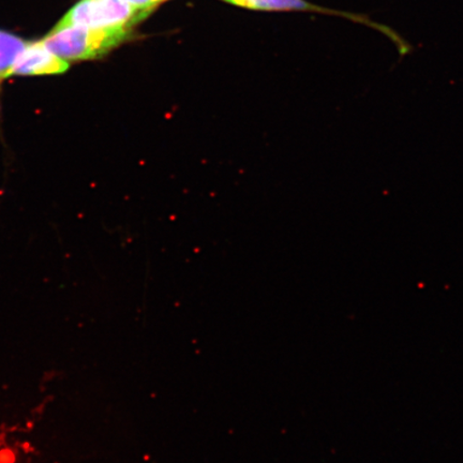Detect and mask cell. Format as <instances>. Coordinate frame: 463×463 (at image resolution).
I'll return each mask as SVG.
<instances>
[{
    "mask_svg": "<svg viewBox=\"0 0 463 463\" xmlns=\"http://www.w3.org/2000/svg\"><path fill=\"white\" fill-rule=\"evenodd\" d=\"M131 29H96L79 26L53 29L42 40L46 49L65 61L100 58L132 36Z\"/></svg>",
    "mask_w": 463,
    "mask_h": 463,
    "instance_id": "6da1fadb",
    "label": "cell"
},
{
    "mask_svg": "<svg viewBox=\"0 0 463 463\" xmlns=\"http://www.w3.org/2000/svg\"><path fill=\"white\" fill-rule=\"evenodd\" d=\"M153 11L135 7L123 0H80L54 29L79 26L96 29H131Z\"/></svg>",
    "mask_w": 463,
    "mask_h": 463,
    "instance_id": "7a4b0ae2",
    "label": "cell"
},
{
    "mask_svg": "<svg viewBox=\"0 0 463 463\" xmlns=\"http://www.w3.org/2000/svg\"><path fill=\"white\" fill-rule=\"evenodd\" d=\"M222 2L239 5L241 8L259 11H310V13L338 15L381 33L396 45L398 52H401V53L409 48V43L405 42L401 34L389 26L369 19L367 15L341 13V11L323 8L320 5L310 4L307 0H222Z\"/></svg>",
    "mask_w": 463,
    "mask_h": 463,
    "instance_id": "3957f363",
    "label": "cell"
},
{
    "mask_svg": "<svg viewBox=\"0 0 463 463\" xmlns=\"http://www.w3.org/2000/svg\"><path fill=\"white\" fill-rule=\"evenodd\" d=\"M69 69L67 61L62 60L46 49L42 42L28 43L17 56L13 74L15 75H45L60 74Z\"/></svg>",
    "mask_w": 463,
    "mask_h": 463,
    "instance_id": "277c9868",
    "label": "cell"
},
{
    "mask_svg": "<svg viewBox=\"0 0 463 463\" xmlns=\"http://www.w3.org/2000/svg\"><path fill=\"white\" fill-rule=\"evenodd\" d=\"M27 44L14 34L0 32V80L13 77L16 58Z\"/></svg>",
    "mask_w": 463,
    "mask_h": 463,
    "instance_id": "5b68a950",
    "label": "cell"
},
{
    "mask_svg": "<svg viewBox=\"0 0 463 463\" xmlns=\"http://www.w3.org/2000/svg\"><path fill=\"white\" fill-rule=\"evenodd\" d=\"M123 2L135 5L137 8L154 11L160 4L167 2V0H123Z\"/></svg>",
    "mask_w": 463,
    "mask_h": 463,
    "instance_id": "8992f818",
    "label": "cell"
}]
</instances>
